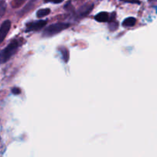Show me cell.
<instances>
[{
    "instance_id": "obj_13",
    "label": "cell",
    "mask_w": 157,
    "mask_h": 157,
    "mask_svg": "<svg viewBox=\"0 0 157 157\" xmlns=\"http://www.w3.org/2000/svg\"><path fill=\"white\" fill-rule=\"evenodd\" d=\"M117 26H118V24L117 22H116V21H111V22H110V25H109V27H110V30L112 31L117 29Z\"/></svg>"
},
{
    "instance_id": "obj_14",
    "label": "cell",
    "mask_w": 157,
    "mask_h": 157,
    "mask_svg": "<svg viewBox=\"0 0 157 157\" xmlns=\"http://www.w3.org/2000/svg\"><path fill=\"white\" fill-rule=\"evenodd\" d=\"M12 92L13 94H19L21 93V90L19 88H18V87H14V88L12 89Z\"/></svg>"
},
{
    "instance_id": "obj_3",
    "label": "cell",
    "mask_w": 157,
    "mask_h": 157,
    "mask_svg": "<svg viewBox=\"0 0 157 157\" xmlns=\"http://www.w3.org/2000/svg\"><path fill=\"white\" fill-rule=\"evenodd\" d=\"M47 24L45 20H40V21H32L26 25V32H34V31L41 30Z\"/></svg>"
},
{
    "instance_id": "obj_4",
    "label": "cell",
    "mask_w": 157,
    "mask_h": 157,
    "mask_svg": "<svg viewBox=\"0 0 157 157\" xmlns=\"http://www.w3.org/2000/svg\"><path fill=\"white\" fill-rule=\"evenodd\" d=\"M11 28V21L10 20H6L2 22V24L0 26V44L4 41L6 37L7 36L9 30Z\"/></svg>"
},
{
    "instance_id": "obj_2",
    "label": "cell",
    "mask_w": 157,
    "mask_h": 157,
    "mask_svg": "<svg viewBox=\"0 0 157 157\" xmlns=\"http://www.w3.org/2000/svg\"><path fill=\"white\" fill-rule=\"evenodd\" d=\"M69 27H70V24H68V23L58 22L55 23V24H52L48 26L46 29H44L42 35L44 37L53 36V35H57L62 31L65 30Z\"/></svg>"
},
{
    "instance_id": "obj_7",
    "label": "cell",
    "mask_w": 157,
    "mask_h": 157,
    "mask_svg": "<svg viewBox=\"0 0 157 157\" xmlns=\"http://www.w3.org/2000/svg\"><path fill=\"white\" fill-rule=\"evenodd\" d=\"M136 19L133 17H130V18H126L123 22V26L124 27H133L136 25Z\"/></svg>"
},
{
    "instance_id": "obj_16",
    "label": "cell",
    "mask_w": 157,
    "mask_h": 157,
    "mask_svg": "<svg viewBox=\"0 0 157 157\" xmlns=\"http://www.w3.org/2000/svg\"><path fill=\"white\" fill-rule=\"evenodd\" d=\"M121 1H123V2H131V3H134V2H136V3H139V2L136 1V0H121Z\"/></svg>"
},
{
    "instance_id": "obj_11",
    "label": "cell",
    "mask_w": 157,
    "mask_h": 157,
    "mask_svg": "<svg viewBox=\"0 0 157 157\" xmlns=\"http://www.w3.org/2000/svg\"><path fill=\"white\" fill-rule=\"evenodd\" d=\"M61 52L63 55V58H64V61L65 62H67L69 60V52L68 50L65 48H61Z\"/></svg>"
},
{
    "instance_id": "obj_10",
    "label": "cell",
    "mask_w": 157,
    "mask_h": 157,
    "mask_svg": "<svg viewBox=\"0 0 157 157\" xmlns=\"http://www.w3.org/2000/svg\"><path fill=\"white\" fill-rule=\"evenodd\" d=\"M26 1L27 0H13L12 3H11V5H12V7L13 9H17V8L21 7Z\"/></svg>"
},
{
    "instance_id": "obj_5",
    "label": "cell",
    "mask_w": 157,
    "mask_h": 157,
    "mask_svg": "<svg viewBox=\"0 0 157 157\" xmlns=\"http://www.w3.org/2000/svg\"><path fill=\"white\" fill-rule=\"evenodd\" d=\"M94 7V5L92 3H87V4L84 5V6H81L78 11V15L80 16H86L87 15H88L90 12V11L92 10Z\"/></svg>"
},
{
    "instance_id": "obj_9",
    "label": "cell",
    "mask_w": 157,
    "mask_h": 157,
    "mask_svg": "<svg viewBox=\"0 0 157 157\" xmlns=\"http://www.w3.org/2000/svg\"><path fill=\"white\" fill-rule=\"evenodd\" d=\"M50 12L51 10L49 9H41L37 12L36 15L38 18H42V17H44L48 15V14H50Z\"/></svg>"
},
{
    "instance_id": "obj_1",
    "label": "cell",
    "mask_w": 157,
    "mask_h": 157,
    "mask_svg": "<svg viewBox=\"0 0 157 157\" xmlns=\"http://www.w3.org/2000/svg\"><path fill=\"white\" fill-rule=\"evenodd\" d=\"M20 45L21 41L19 40H13L11 41L2 52H0V64L6 63L9 61L16 53Z\"/></svg>"
},
{
    "instance_id": "obj_6",
    "label": "cell",
    "mask_w": 157,
    "mask_h": 157,
    "mask_svg": "<svg viewBox=\"0 0 157 157\" xmlns=\"http://www.w3.org/2000/svg\"><path fill=\"white\" fill-rule=\"evenodd\" d=\"M94 18L96 21H99V22H105L109 20V14L106 12H100L95 15Z\"/></svg>"
},
{
    "instance_id": "obj_12",
    "label": "cell",
    "mask_w": 157,
    "mask_h": 157,
    "mask_svg": "<svg viewBox=\"0 0 157 157\" xmlns=\"http://www.w3.org/2000/svg\"><path fill=\"white\" fill-rule=\"evenodd\" d=\"M6 7H7V5L5 1H0V18L2 17V15H4L5 12H6Z\"/></svg>"
},
{
    "instance_id": "obj_15",
    "label": "cell",
    "mask_w": 157,
    "mask_h": 157,
    "mask_svg": "<svg viewBox=\"0 0 157 157\" xmlns=\"http://www.w3.org/2000/svg\"><path fill=\"white\" fill-rule=\"evenodd\" d=\"M64 0H45V2H53V3H61Z\"/></svg>"
},
{
    "instance_id": "obj_8",
    "label": "cell",
    "mask_w": 157,
    "mask_h": 157,
    "mask_svg": "<svg viewBox=\"0 0 157 157\" xmlns=\"http://www.w3.org/2000/svg\"><path fill=\"white\" fill-rule=\"evenodd\" d=\"M35 1H37V0H32L30 2L28 3V4L25 6V7L24 9H22V11H21V12L19 13L20 15H22L23 14L27 13L29 11H30L31 9H32V8L34 6V5H35Z\"/></svg>"
}]
</instances>
